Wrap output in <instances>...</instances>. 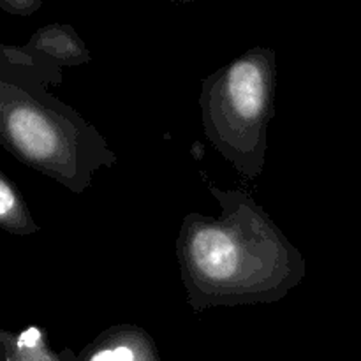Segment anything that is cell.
Listing matches in <instances>:
<instances>
[{
	"label": "cell",
	"instance_id": "6da1fadb",
	"mask_svg": "<svg viewBox=\"0 0 361 361\" xmlns=\"http://www.w3.org/2000/svg\"><path fill=\"white\" fill-rule=\"evenodd\" d=\"M208 189L221 204V215L192 212L176 240L189 305L203 312L284 298L307 274L302 252L250 194Z\"/></svg>",
	"mask_w": 361,
	"mask_h": 361
},
{
	"label": "cell",
	"instance_id": "7a4b0ae2",
	"mask_svg": "<svg viewBox=\"0 0 361 361\" xmlns=\"http://www.w3.org/2000/svg\"><path fill=\"white\" fill-rule=\"evenodd\" d=\"M48 87V81L0 62V141L25 166L83 194L99 169L115 164L116 154Z\"/></svg>",
	"mask_w": 361,
	"mask_h": 361
},
{
	"label": "cell",
	"instance_id": "3957f363",
	"mask_svg": "<svg viewBox=\"0 0 361 361\" xmlns=\"http://www.w3.org/2000/svg\"><path fill=\"white\" fill-rule=\"evenodd\" d=\"M275 76L274 49L252 48L210 74L201 88L204 134L245 178L259 176L267 164Z\"/></svg>",
	"mask_w": 361,
	"mask_h": 361
},
{
	"label": "cell",
	"instance_id": "277c9868",
	"mask_svg": "<svg viewBox=\"0 0 361 361\" xmlns=\"http://www.w3.org/2000/svg\"><path fill=\"white\" fill-rule=\"evenodd\" d=\"M81 361H157V351L143 328L116 324L99 335Z\"/></svg>",
	"mask_w": 361,
	"mask_h": 361
},
{
	"label": "cell",
	"instance_id": "5b68a950",
	"mask_svg": "<svg viewBox=\"0 0 361 361\" xmlns=\"http://www.w3.org/2000/svg\"><path fill=\"white\" fill-rule=\"evenodd\" d=\"M25 48L51 59L62 66H81L90 60V51L71 25L51 23L39 28Z\"/></svg>",
	"mask_w": 361,
	"mask_h": 361
},
{
	"label": "cell",
	"instance_id": "8992f818",
	"mask_svg": "<svg viewBox=\"0 0 361 361\" xmlns=\"http://www.w3.org/2000/svg\"><path fill=\"white\" fill-rule=\"evenodd\" d=\"M0 228L11 235L20 236L32 235L41 229V226L35 224L30 217L27 204L6 173L0 175Z\"/></svg>",
	"mask_w": 361,
	"mask_h": 361
},
{
	"label": "cell",
	"instance_id": "52a82bcc",
	"mask_svg": "<svg viewBox=\"0 0 361 361\" xmlns=\"http://www.w3.org/2000/svg\"><path fill=\"white\" fill-rule=\"evenodd\" d=\"M6 361H59L46 344V334L39 326H28L20 334H0Z\"/></svg>",
	"mask_w": 361,
	"mask_h": 361
},
{
	"label": "cell",
	"instance_id": "ba28073f",
	"mask_svg": "<svg viewBox=\"0 0 361 361\" xmlns=\"http://www.w3.org/2000/svg\"><path fill=\"white\" fill-rule=\"evenodd\" d=\"M0 7L11 14L30 16L41 7L39 0H0Z\"/></svg>",
	"mask_w": 361,
	"mask_h": 361
}]
</instances>
